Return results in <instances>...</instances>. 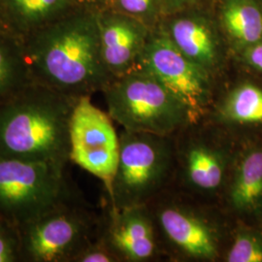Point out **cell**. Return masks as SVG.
Listing matches in <instances>:
<instances>
[{
	"label": "cell",
	"instance_id": "1",
	"mask_svg": "<svg viewBox=\"0 0 262 262\" xmlns=\"http://www.w3.org/2000/svg\"><path fill=\"white\" fill-rule=\"evenodd\" d=\"M34 82L72 97L112 80L101 55L97 9L81 6L21 38Z\"/></svg>",
	"mask_w": 262,
	"mask_h": 262
},
{
	"label": "cell",
	"instance_id": "2",
	"mask_svg": "<svg viewBox=\"0 0 262 262\" xmlns=\"http://www.w3.org/2000/svg\"><path fill=\"white\" fill-rule=\"evenodd\" d=\"M77 99L33 81L0 104V158L67 165Z\"/></svg>",
	"mask_w": 262,
	"mask_h": 262
},
{
	"label": "cell",
	"instance_id": "3",
	"mask_svg": "<svg viewBox=\"0 0 262 262\" xmlns=\"http://www.w3.org/2000/svg\"><path fill=\"white\" fill-rule=\"evenodd\" d=\"M103 92L108 114L125 131L162 137L189 119L185 106L146 70L113 78Z\"/></svg>",
	"mask_w": 262,
	"mask_h": 262
},
{
	"label": "cell",
	"instance_id": "4",
	"mask_svg": "<svg viewBox=\"0 0 262 262\" xmlns=\"http://www.w3.org/2000/svg\"><path fill=\"white\" fill-rule=\"evenodd\" d=\"M66 164L0 158V219L16 226L72 199Z\"/></svg>",
	"mask_w": 262,
	"mask_h": 262
},
{
	"label": "cell",
	"instance_id": "5",
	"mask_svg": "<svg viewBox=\"0 0 262 262\" xmlns=\"http://www.w3.org/2000/svg\"><path fill=\"white\" fill-rule=\"evenodd\" d=\"M20 262H73L92 241L93 224L72 199L18 227Z\"/></svg>",
	"mask_w": 262,
	"mask_h": 262
},
{
	"label": "cell",
	"instance_id": "6",
	"mask_svg": "<svg viewBox=\"0 0 262 262\" xmlns=\"http://www.w3.org/2000/svg\"><path fill=\"white\" fill-rule=\"evenodd\" d=\"M69 158L99 179L109 198L120 156V137L109 114L93 104L90 95L78 97L69 124Z\"/></svg>",
	"mask_w": 262,
	"mask_h": 262
},
{
	"label": "cell",
	"instance_id": "7",
	"mask_svg": "<svg viewBox=\"0 0 262 262\" xmlns=\"http://www.w3.org/2000/svg\"><path fill=\"white\" fill-rule=\"evenodd\" d=\"M168 150L160 136L124 131L113 184L110 207L139 206L158 187L167 172Z\"/></svg>",
	"mask_w": 262,
	"mask_h": 262
},
{
	"label": "cell",
	"instance_id": "8",
	"mask_svg": "<svg viewBox=\"0 0 262 262\" xmlns=\"http://www.w3.org/2000/svg\"><path fill=\"white\" fill-rule=\"evenodd\" d=\"M142 55L145 70L185 106L189 119L203 114L210 98L205 69L185 56L168 35L154 38Z\"/></svg>",
	"mask_w": 262,
	"mask_h": 262
},
{
	"label": "cell",
	"instance_id": "9",
	"mask_svg": "<svg viewBox=\"0 0 262 262\" xmlns=\"http://www.w3.org/2000/svg\"><path fill=\"white\" fill-rule=\"evenodd\" d=\"M101 55L112 78L123 75L143 52V31L139 25L117 10L97 9Z\"/></svg>",
	"mask_w": 262,
	"mask_h": 262
},
{
	"label": "cell",
	"instance_id": "10",
	"mask_svg": "<svg viewBox=\"0 0 262 262\" xmlns=\"http://www.w3.org/2000/svg\"><path fill=\"white\" fill-rule=\"evenodd\" d=\"M106 227L101 239L119 258L142 261L155 253L152 225L139 206L110 208Z\"/></svg>",
	"mask_w": 262,
	"mask_h": 262
},
{
	"label": "cell",
	"instance_id": "11",
	"mask_svg": "<svg viewBox=\"0 0 262 262\" xmlns=\"http://www.w3.org/2000/svg\"><path fill=\"white\" fill-rule=\"evenodd\" d=\"M81 6L80 0H0L7 30L20 39Z\"/></svg>",
	"mask_w": 262,
	"mask_h": 262
},
{
	"label": "cell",
	"instance_id": "12",
	"mask_svg": "<svg viewBox=\"0 0 262 262\" xmlns=\"http://www.w3.org/2000/svg\"><path fill=\"white\" fill-rule=\"evenodd\" d=\"M159 222L169 239L187 254L202 259H213L216 255L214 232L195 215L170 207L160 212Z\"/></svg>",
	"mask_w": 262,
	"mask_h": 262
},
{
	"label": "cell",
	"instance_id": "13",
	"mask_svg": "<svg viewBox=\"0 0 262 262\" xmlns=\"http://www.w3.org/2000/svg\"><path fill=\"white\" fill-rule=\"evenodd\" d=\"M170 36L179 50L203 69H210L217 61L215 35L203 19L187 17L173 21Z\"/></svg>",
	"mask_w": 262,
	"mask_h": 262
},
{
	"label": "cell",
	"instance_id": "14",
	"mask_svg": "<svg viewBox=\"0 0 262 262\" xmlns=\"http://www.w3.org/2000/svg\"><path fill=\"white\" fill-rule=\"evenodd\" d=\"M229 198L235 210L247 215H262V149L249 150L244 156Z\"/></svg>",
	"mask_w": 262,
	"mask_h": 262
},
{
	"label": "cell",
	"instance_id": "15",
	"mask_svg": "<svg viewBox=\"0 0 262 262\" xmlns=\"http://www.w3.org/2000/svg\"><path fill=\"white\" fill-rule=\"evenodd\" d=\"M32 82L21 39L0 30V104Z\"/></svg>",
	"mask_w": 262,
	"mask_h": 262
},
{
	"label": "cell",
	"instance_id": "16",
	"mask_svg": "<svg viewBox=\"0 0 262 262\" xmlns=\"http://www.w3.org/2000/svg\"><path fill=\"white\" fill-rule=\"evenodd\" d=\"M187 173L189 182L194 187L214 190L223 183L224 159L216 150L205 145H197L187 152Z\"/></svg>",
	"mask_w": 262,
	"mask_h": 262
},
{
	"label": "cell",
	"instance_id": "17",
	"mask_svg": "<svg viewBox=\"0 0 262 262\" xmlns=\"http://www.w3.org/2000/svg\"><path fill=\"white\" fill-rule=\"evenodd\" d=\"M223 20L232 37L253 45L262 37V15L256 6L247 1H231L223 12Z\"/></svg>",
	"mask_w": 262,
	"mask_h": 262
},
{
	"label": "cell",
	"instance_id": "18",
	"mask_svg": "<svg viewBox=\"0 0 262 262\" xmlns=\"http://www.w3.org/2000/svg\"><path fill=\"white\" fill-rule=\"evenodd\" d=\"M223 114L239 123L262 122V90L251 84L235 89L225 100Z\"/></svg>",
	"mask_w": 262,
	"mask_h": 262
},
{
	"label": "cell",
	"instance_id": "19",
	"mask_svg": "<svg viewBox=\"0 0 262 262\" xmlns=\"http://www.w3.org/2000/svg\"><path fill=\"white\" fill-rule=\"evenodd\" d=\"M226 260L228 262H262V232L252 230L239 231Z\"/></svg>",
	"mask_w": 262,
	"mask_h": 262
},
{
	"label": "cell",
	"instance_id": "20",
	"mask_svg": "<svg viewBox=\"0 0 262 262\" xmlns=\"http://www.w3.org/2000/svg\"><path fill=\"white\" fill-rule=\"evenodd\" d=\"M0 262H20L19 230L0 219Z\"/></svg>",
	"mask_w": 262,
	"mask_h": 262
},
{
	"label": "cell",
	"instance_id": "21",
	"mask_svg": "<svg viewBox=\"0 0 262 262\" xmlns=\"http://www.w3.org/2000/svg\"><path fill=\"white\" fill-rule=\"evenodd\" d=\"M119 257L107 246L102 239L93 242L91 241L84 249L78 253L73 262H114L118 261Z\"/></svg>",
	"mask_w": 262,
	"mask_h": 262
},
{
	"label": "cell",
	"instance_id": "22",
	"mask_svg": "<svg viewBox=\"0 0 262 262\" xmlns=\"http://www.w3.org/2000/svg\"><path fill=\"white\" fill-rule=\"evenodd\" d=\"M155 0H112L113 9L127 15H142L150 11Z\"/></svg>",
	"mask_w": 262,
	"mask_h": 262
},
{
	"label": "cell",
	"instance_id": "23",
	"mask_svg": "<svg viewBox=\"0 0 262 262\" xmlns=\"http://www.w3.org/2000/svg\"><path fill=\"white\" fill-rule=\"evenodd\" d=\"M248 62L262 72V43H255L246 52Z\"/></svg>",
	"mask_w": 262,
	"mask_h": 262
},
{
	"label": "cell",
	"instance_id": "24",
	"mask_svg": "<svg viewBox=\"0 0 262 262\" xmlns=\"http://www.w3.org/2000/svg\"><path fill=\"white\" fill-rule=\"evenodd\" d=\"M81 3L86 6L94 9H101L104 6H107L111 3L112 0H80Z\"/></svg>",
	"mask_w": 262,
	"mask_h": 262
},
{
	"label": "cell",
	"instance_id": "25",
	"mask_svg": "<svg viewBox=\"0 0 262 262\" xmlns=\"http://www.w3.org/2000/svg\"><path fill=\"white\" fill-rule=\"evenodd\" d=\"M0 30H1V31H6V32H9V31L7 30V28H6L5 23H4V19H3V16H2V11H1V7H0Z\"/></svg>",
	"mask_w": 262,
	"mask_h": 262
},
{
	"label": "cell",
	"instance_id": "26",
	"mask_svg": "<svg viewBox=\"0 0 262 262\" xmlns=\"http://www.w3.org/2000/svg\"><path fill=\"white\" fill-rule=\"evenodd\" d=\"M178 1H185V0H178Z\"/></svg>",
	"mask_w": 262,
	"mask_h": 262
}]
</instances>
